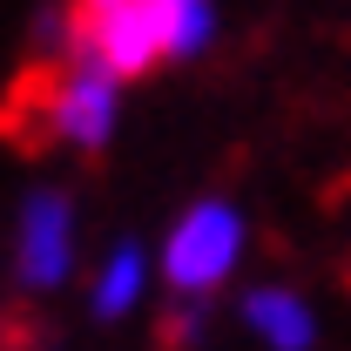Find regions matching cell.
Segmentation results:
<instances>
[{
	"instance_id": "cell-1",
	"label": "cell",
	"mask_w": 351,
	"mask_h": 351,
	"mask_svg": "<svg viewBox=\"0 0 351 351\" xmlns=\"http://www.w3.org/2000/svg\"><path fill=\"white\" fill-rule=\"evenodd\" d=\"M169 54V0H88L68 7V61L101 68L108 82L149 75Z\"/></svg>"
},
{
	"instance_id": "cell-2",
	"label": "cell",
	"mask_w": 351,
	"mask_h": 351,
	"mask_svg": "<svg viewBox=\"0 0 351 351\" xmlns=\"http://www.w3.org/2000/svg\"><path fill=\"white\" fill-rule=\"evenodd\" d=\"M243 257V217L230 203H189L176 217L169 243H162V277L176 284V298H210Z\"/></svg>"
},
{
	"instance_id": "cell-3",
	"label": "cell",
	"mask_w": 351,
	"mask_h": 351,
	"mask_svg": "<svg viewBox=\"0 0 351 351\" xmlns=\"http://www.w3.org/2000/svg\"><path fill=\"white\" fill-rule=\"evenodd\" d=\"M68 257H75V203L61 189H34L21 203V250H14V270L27 291H54L68 277Z\"/></svg>"
},
{
	"instance_id": "cell-4",
	"label": "cell",
	"mask_w": 351,
	"mask_h": 351,
	"mask_svg": "<svg viewBox=\"0 0 351 351\" xmlns=\"http://www.w3.org/2000/svg\"><path fill=\"white\" fill-rule=\"evenodd\" d=\"M61 82H68V61H27L14 88L0 95V142H14L21 156H41L61 142Z\"/></svg>"
},
{
	"instance_id": "cell-5",
	"label": "cell",
	"mask_w": 351,
	"mask_h": 351,
	"mask_svg": "<svg viewBox=\"0 0 351 351\" xmlns=\"http://www.w3.org/2000/svg\"><path fill=\"white\" fill-rule=\"evenodd\" d=\"M115 135V82L88 61H68L61 82V142H75L82 156H101Z\"/></svg>"
},
{
	"instance_id": "cell-6",
	"label": "cell",
	"mask_w": 351,
	"mask_h": 351,
	"mask_svg": "<svg viewBox=\"0 0 351 351\" xmlns=\"http://www.w3.org/2000/svg\"><path fill=\"white\" fill-rule=\"evenodd\" d=\"M243 324L257 331L270 351H311L317 338V317L298 291H284V284H257V291H243Z\"/></svg>"
},
{
	"instance_id": "cell-7",
	"label": "cell",
	"mask_w": 351,
	"mask_h": 351,
	"mask_svg": "<svg viewBox=\"0 0 351 351\" xmlns=\"http://www.w3.org/2000/svg\"><path fill=\"white\" fill-rule=\"evenodd\" d=\"M135 291H142V250L122 243L115 257L101 263V277H95V311H101V317H122V311L135 304Z\"/></svg>"
},
{
	"instance_id": "cell-8",
	"label": "cell",
	"mask_w": 351,
	"mask_h": 351,
	"mask_svg": "<svg viewBox=\"0 0 351 351\" xmlns=\"http://www.w3.org/2000/svg\"><path fill=\"white\" fill-rule=\"evenodd\" d=\"M217 34V14L203 7V0H169V61H189V54H203Z\"/></svg>"
},
{
	"instance_id": "cell-9",
	"label": "cell",
	"mask_w": 351,
	"mask_h": 351,
	"mask_svg": "<svg viewBox=\"0 0 351 351\" xmlns=\"http://www.w3.org/2000/svg\"><path fill=\"white\" fill-rule=\"evenodd\" d=\"M203 324H210V304H203V298H176V304L156 317V345L162 351H189L203 338Z\"/></svg>"
},
{
	"instance_id": "cell-10",
	"label": "cell",
	"mask_w": 351,
	"mask_h": 351,
	"mask_svg": "<svg viewBox=\"0 0 351 351\" xmlns=\"http://www.w3.org/2000/svg\"><path fill=\"white\" fill-rule=\"evenodd\" d=\"M345 284H351V263H345Z\"/></svg>"
}]
</instances>
